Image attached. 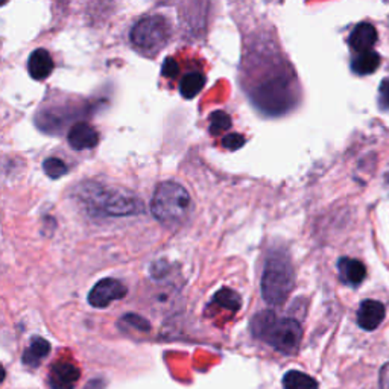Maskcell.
Returning <instances> with one entry per match:
<instances>
[{
  "instance_id": "6da1fadb",
  "label": "cell",
  "mask_w": 389,
  "mask_h": 389,
  "mask_svg": "<svg viewBox=\"0 0 389 389\" xmlns=\"http://www.w3.org/2000/svg\"><path fill=\"white\" fill-rule=\"evenodd\" d=\"M251 330L255 337L268 342L274 350L283 354H295L301 344L303 329L294 318L277 320L272 312H262L254 316Z\"/></svg>"
},
{
  "instance_id": "7a4b0ae2",
  "label": "cell",
  "mask_w": 389,
  "mask_h": 389,
  "mask_svg": "<svg viewBox=\"0 0 389 389\" xmlns=\"http://www.w3.org/2000/svg\"><path fill=\"white\" fill-rule=\"evenodd\" d=\"M189 192L178 182H161L153 192L151 199V211L158 222L166 227L178 225L187 216L190 210Z\"/></svg>"
},
{
  "instance_id": "3957f363",
  "label": "cell",
  "mask_w": 389,
  "mask_h": 389,
  "mask_svg": "<svg viewBox=\"0 0 389 389\" xmlns=\"http://www.w3.org/2000/svg\"><path fill=\"white\" fill-rule=\"evenodd\" d=\"M294 288V271L288 255L271 252L262 275V296L269 306H281Z\"/></svg>"
},
{
  "instance_id": "277c9868",
  "label": "cell",
  "mask_w": 389,
  "mask_h": 389,
  "mask_svg": "<svg viewBox=\"0 0 389 389\" xmlns=\"http://www.w3.org/2000/svg\"><path fill=\"white\" fill-rule=\"evenodd\" d=\"M90 209L107 216H129L143 210L141 201L131 193L110 187H95L93 192H87Z\"/></svg>"
},
{
  "instance_id": "5b68a950",
  "label": "cell",
  "mask_w": 389,
  "mask_h": 389,
  "mask_svg": "<svg viewBox=\"0 0 389 389\" xmlns=\"http://www.w3.org/2000/svg\"><path fill=\"white\" fill-rule=\"evenodd\" d=\"M131 43L143 54L153 55L169 42L170 26L161 16H149L139 20L131 29Z\"/></svg>"
},
{
  "instance_id": "8992f818",
  "label": "cell",
  "mask_w": 389,
  "mask_h": 389,
  "mask_svg": "<svg viewBox=\"0 0 389 389\" xmlns=\"http://www.w3.org/2000/svg\"><path fill=\"white\" fill-rule=\"evenodd\" d=\"M127 286L116 279H102L88 294V304L96 309H105L112 301L122 300L127 295Z\"/></svg>"
},
{
  "instance_id": "52a82bcc",
  "label": "cell",
  "mask_w": 389,
  "mask_h": 389,
  "mask_svg": "<svg viewBox=\"0 0 389 389\" xmlns=\"http://www.w3.org/2000/svg\"><path fill=\"white\" fill-rule=\"evenodd\" d=\"M81 377L79 368L70 362L55 364L49 374V385L52 389H75Z\"/></svg>"
},
{
  "instance_id": "ba28073f",
  "label": "cell",
  "mask_w": 389,
  "mask_h": 389,
  "mask_svg": "<svg viewBox=\"0 0 389 389\" xmlns=\"http://www.w3.org/2000/svg\"><path fill=\"white\" fill-rule=\"evenodd\" d=\"M67 141L70 148L75 151L93 149L99 143V134L91 125L86 124V122H79V124L70 128L67 134Z\"/></svg>"
},
{
  "instance_id": "9c48e42d",
  "label": "cell",
  "mask_w": 389,
  "mask_h": 389,
  "mask_svg": "<svg viewBox=\"0 0 389 389\" xmlns=\"http://www.w3.org/2000/svg\"><path fill=\"white\" fill-rule=\"evenodd\" d=\"M386 309L381 301L376 300H365L362 301L359 310H357V324H359L364 330L371 332L376 330L385 320Z\"/></svg>"
},
{
  "instance_id": "30bf717a",
  "label": "cell",
  "mask_w": 389,
  "mask_h": 389,
  "mask_svg": "<svg viewBox=\"0 0 389 389\" xmlns=\"http://www.w3.org/2000/svg\"><path fill=\"white\" fill-rule=\"evenodd\" d=\"M348 43L359 54L371 52V49L377 43V30L371 23H359L353 29Z\"/></svg>"
},
{
  "instance_id": "8fae6325",
  "label": "cell",
  "mask_w": 389,
  "mask_h": 389,
  "mask_svg": "<svg viewBox=\"0 0 389 389\" xmlns=\"http://www.w3.org/2000/svg\"><path fill=\"white\" fill-rule=\"evenodd\" d=\"M54 59L46 49H37L28 59L29 75L37 81H43L54 71Z\"/></svg>"
},
{
  "instance_id": "7c38bea8",
  "label": "cell",
  "mask_w": 389,
  "mask_h": 389,
  "mask_svg": "<svg viewBox=\"0 0 389 389\" xmlns=\"http://www.w3.org/2000/svg\"><path fill=\"white\" fill-rule=\"evenodd\" d=\"M337 269H339L341 280L348 286H359L366 277L365 265L356 259L342 257L337 262Z\"/></svg>"
},
{
  "instance_id": "4fadbf2b",
  "label": "cell",
  "mask_w": 389,
  "mask_h": 389,
  "mask_svg": "<svg viewBox=\"0 0 389 389\" xmlns=\"http://www.w3.org/2000/svg\"><path fill=\"white\" fill-rule=\"evenodd\" d=\"M49 353L50 344L46 339H43V337H34L33 342L29 344V347L23 353V364L30 368H37Z\"/></svg>"
},
{
  "instance_id": "5bb4252c",
  "label": "cell",
  "mask_w": 389,
  "mask_h": 389,
  "mask_svg": "<svg viewBox=\"0 0 389 389\" xmlns=\"http://www.w3.org/2000/svg\"><path fill=\"white\" fill-rule=\"evenodd\" d=\"M381 66V55L374 50L371 52H365V54H359L352 63V69L354 74L357 75H370L374 74V71Z\"/></svg>"
},
{
  "instance_id": "9a60e30c",
  "label": "cell",
  "mask_w": 389,
  "mask_h": 389,
  "mask_svg": "<svg viewBox=\"0 0 389 389\" xmlns=\"http://www.w3.org/2000/svg\"><path fill=\"white\" fill-rule=\"evenodd\" d=\"M206 84V76L199 71H190V74L184 75L180 83V93L182 98L192 99L197 96Z\"/></svg>"
},
{
  "instance_id": "2e32d148",
  "label": "cell",
  "mask_w": 389,
  "mask_h": 389,
  "mask_svg": "<svg viewBox=\"0 0 389 389\" xmlns=\"http://www.w3.org/2000/svg\"><path fill=\"white\" fill-rule=\"evenodd\" d=\"M284 389H318V382L313 377L307 376L301 371L291 370L283 377Z\"/></svg>"
},
{
  "instance_id": "e0dca14e",
  "label": "cell",
  "mask_w": 389,
  "mask_h": 389,
  "mask_svg": "<svg viewBox=\"0 0 389 389\" xmlns=\"http://www.w3.org/2000/svg\"><path fill=\"white\" fill-rule=\"evenodd\" d=\"M211 303L222 307V309H227L231 313H236L242 306L240 296L228 288H222L216 294H214Z\"/></svg>"
},
{
  "instance_id": "ac0fdd59",
  "label": "cell",
  "mask_w": 389,
  "mask_h": 389,
  "mask_svg": "<svg viewBox=\"0 0 389 389\" xmlns=\"http://www.w3.org/2000/svg\"><path fill=\"white\" fill-rule=\"evenodd\" d=\"M209 122H210L209 131H210L211 136L223 134L225 131H228L231 128V117L222 110L213 111L211 115L209 116Z\"/></svg>"
},
{
  "instance_id": "d6986e66",
  "label": "cell",
  "mask_w": 389,
  "mask_h": 389,
  "mask_svg": "<svg viewBox=\"0 0 389 389\" xmlns=\"http://www.w3.org/2000/svg\"><path fill=\"white\" fill-rule=\"evenodd\" d=\"M43 170H45V173L49 178L57 180L59 177L66 175L67 166H66V163L63 160L52 157V158H46L43 161Z\"/></svg>"
},
{
  "instance_id": "ffe728a7",
  "label": "cell",
  "mask_w": 389,
  "mask_h": 389,
  "mask_svg": "<svg viewBox=\"0 0 389 389\" xmlns=\"http://www.w3.org/2000/svg\"><path fill=\"white\" fill-rule=\"evenodd\" d=\"M245 145V137L239 132H231L222 139V146L228 151H238Z\"/></svg>"
},
{
  "instance_id": "44dd1931",
  "label": "cell",
  "mask_w": 389,
  "mask_h": 389,
  "mask_svg": "<svg viewBox=\"0 0 389 389\" xmlns=\"http://www.w3.org/2000/svg\"><path fill=\"white\" fill-rule=\"evenodd\" d=\"M124 321L127 324H129L131 327H134V329L141 330V332H148L151 329L149 323L145 318H141V316H139V315H127V316H124Z\"/></svg>"
},
{
  "instance_id": "7402d4cb",
  "label": "cell",
  "mask_w": 389,
  "mask_h": 389,
  "mask_svg": "<svg viewBox=\"0 0 389 389\" xmlns=\"http://www.w3.org/2000/svg\"><path fill=\"white\" fill-rule=\"evenodd\" d=\"M161 74L165 78H175L180 74V66L173 58H166L161 67Z\"/></svg>"
},
{
  "instance_id": "603a6c76",
  "label": "cell",
  "mask_w": 389,
  "mask_h": 389,
  "mask_svg": "<svg viewBox=\"0 0 389 389\" xmlns=\"http://www.w3.org/2000/svg\"><path fill=\"white\" fill-rule=\"evenodd\" d=\"M378 105L382 110H389V78L383 79L378 88Z\"/></svg>"
},
{
  "instance_id": "cb8c5ba5",
  "label": "cell",
  "mask_w": 389,
  "mask_h": 389,
  "mask_svg": "<svg viewBox=\"0 0 389 389\" xmlns=\"http://www.w3.org/2000/svg\"><path fill=\"white\" fill-rule=\"evenodd\" d=\"M381 386L382 389H389V364H386L381 371Z\"/></svg>"
}]
</instances>
